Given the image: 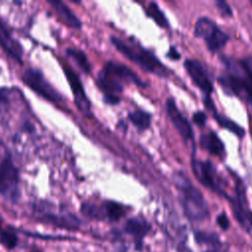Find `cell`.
<instances>
[{
	"mask_svg": "<svg viewBox=\"0 0 252 252\" xmlns=\"http://www.w3.org/2000/svg\"><path fill=\"white\" fill-rule=\"evenodd\" d=\"M172 179L181 193V203L185 216L194 221L206 220L209 215V208L203 194L191 183L188 176L182 171L175 172Z\"/></svg>",
	"mask_w": 252,
	"mask_h": 252,
	"instance_id": "cell-1",
	"label": "cell"
},
{
	"mask_svg": "<svg viewBox=\"0 0 252 252\" xmlns=\"http://www.w3.org/2000/svg\"><path fill=\"white\" fill-rule=\"evenodd\" d=\"M223 65L230 74L219 77V83L228 94H237L252 104V78L245 72L240 61L232 57L222 56Z\"/></svg>",
	"mask_w": 252,
	"mask_h": 252,
	"instance_id": "cell-2",
	"label": "cell"
},
{
	"mask_svg": "<svg viewBox=\"0 0 252 252\" xmlns=\"http://www.w3.org/2000/svg\"><path fill=\"white\" fill-rule=\"evenodd\" d=\"M111 43L129 60L139 65L143 70L155 73L158 76H167V70L160 61L151 51L143 47H133L128 45L116 36L110 37Z\"/></svg>",
	"mask_w": 252,
	"mask_h": 252,
	"instance_id": "cell-3",
	"label": "cell"
},
{
	"mask_svg": "<svg viewBox=\"0 0 252 252\" xmlns=\"http://www.w3.org/2000/svg\"><path fill=\"white\" fill-rule=\"evenodd\" d=\"M194 33L197 37L204 38L208 49L212 52H217L224 47L229 38L214 21L207 17L198 19L194 27Z\"/></svg>",
	"mask_w": 252,
	"mask_h": 252,
	"instance_id": "cell-4",
	"label": "cell"
},
{
	"mask_svg": "<svg viewBox=\"0 0 252 252\" xmlns=\"http://www.w3.org/2000/svg\"><path fill=\"white\" fill-rule=\"evenodd\" d=\"M192 169L197 179L207 188L212 191L227 197L225 191L222 189L221 180L218 174L216 166L210 160H192Z\"/></svg>",
	"mask_w": 252,
	"mask_h": 252,
	"instance_id": "cell-5",
	"label": "cell"
},
{
	"mask_svg": "<svg viewBox=\"0 0 252 252\" xmlns=\"http://www.w3.org/2000/svg\"><path fill=\"white\" fill-rule=\"evenodd\" d=\"M23 81L40 96L52 102L62 99L60 94L45 80L43 75L33 69H28L23 74Z\"/></svg>",
	"mask_w": 252,
	"mask_h": 252,
	"instance_id": "cell-6",
	"label": "cell"
},
{
	"mask_svg": "<svg viewBox=\"0 0 252 252\" xmlns=\"http://www.w3.org/2000/svg\"><path fill=\"white\" fill-rule=\"evenodd\" d=\"M228 199L231 203V209L234 218L246 231H250L252 229V212L247 206L245 190L241 180L236 181L234 196Z\"/></svg>",
	"mask_w": 252,
	"mask_h": 252,
	"instance_id": "cell-7",
	"label": "cell"
},
{
	"mask_svg": "<svg viewBox=\"0 0 252 252\" xmlns=\"http://www.w3.org/2000/svg\"><path fill=\"white\" fill-rule=\"evenodd\" d=\"M19 180L18 169L10 158L0 162V194L15 197Z\"/></svg>",
	"mask_w": 252,
	"mask_h": 252,
	"instance_id": "cell-8",
	"label": "cell"
},
{
	"mask_svg": "<svg viewBox=\"0 0 252 252\" xmlns=\"http://www.w3.org/2000/svg\"><path fill=\"white\" fill-rule=\"evenodd\" d=\"M184 67L194 84L207 95L210 96L214 90L212 80L201 62L195 59H187Z\"/></svg>",
	"mask_w": 252,
	"mask_h": 252,
	"instance_id": "cell-9",
	"label": "cell"
},
{
	"mask_svg": "<svg viewBox=\"0 0 252 252\" xmlns=\"http://www.w3.org/2000/svg\"><path fill=\"white\" fill-rule=\"evenodd\" d=\"M166 113L177 129L178 133L182 137V139L186 141H194V133L192 127L187 120V118L180 112L178 107L175 104L173 98H168L166 100Z\"/></svg>",
	"mask_w": 252,
	"mask_h": 252,
	"instance_id": "cell-10",
	"label": "cell"
},
{
	"mask_svg": "<svg viewBox=\"0 0 252 252\" xmlns=\"http://www.w3.org/2000/svg\"><path fill=\"white\" fill-rule=\"evenodd\" d=\"M64 71H65L66 78H67V80H68V82L70 84L71 90H72V92L74 94V97H75L77 106L85 114H90L91 103H90L89 98L86 95V93L84 91L83 84H82L81 80L79 79L77 74L70 67L65 66L64 67Z\"/></svg>",
	"mask_w": 252,
	"mask_h": 252,
	"instance_id": "cell-11",
	"label": "cell"
},
{
	"mask_svg": "<svg viewBox=\"0 0 252 252\" xmlns=\"http://www.w3.org/2000/svg\"><path fill=\"white\" fill-rule=\"evenodd\" d=\"M102 70L107 74H109L110 76L117 79L119 82L122 81V82L133 83L141 88H145L147 86V84L143 82L135 72H133L130 68H128L123 64L113 62V61H108L105 63Z\"/></svg>",
	"mask_w": 252,
	"mask_h": 252,
	"instance_id": "cell-12",
	"label": "cell"
},
{
	"mask_svg": "<svg viewBox=\"0 0 252 252\" xmlns=\"http://www.w3.org/2000/svg\"><path fill=\"white\" fill-rule=\"evenodd\" d=\"M48 4L52 7L54 12L58 15V17L70 28L72 29H80L82 24L81 21L76 17V15L72 12V10L63 2L59 0H48Z\"/></svg>",
	"mask_w": 252,
	"mask_h": 252,
	"instance_id": "cell-13",
	"label": "cell"
},
{
	"mask_svg": "<svg viewBox=\"0 0 252 252\" xmlns=\"http://www.w3.org/2000/svg\"><path fill=\"white\" fill-rule=\"evenodd\" d=\"M98 88L104 93V94L108 95H117L123 92V85L114 77L110 76L103 70L99 73L96 80Z\"/></svg>",
	"mask_w": 252,
	"mask_h": 252,
	"instance_id": "cell-14",
	"label": "cell"
},
{
	"mask_svg": "<svg viewBox=\"0 0 252 252\" xmlns=\"http://www.w3.org/2000/svg\"><path fill=\"white\" fill-rule=\"evenodd\" d=\"M200 145L211 155L219 157H222L224 155V145L219 136L213 131L204 134L200 138Z\"/></svg>",
	"mask_w": 252,
	"mask_h": 252,
	"instance_id": "cell-15",
	"label": "cell"
},
{
	"mask_svg": "<svg viewBox=\"0 0 252 252\" xmlns=\"http://www.w3.org/2000/svg\"><path fill=\"white\" fill-rule=\"evenodd\" d=\"M205 104L209 107V109H211V110L213 111L215 119L218 121V123H219L221 127H223V128H225V129H227V130L233 132V133H234L235 135H237L238 137H243V136H244L245 131H244V129H243L241 126H239L238 124H236L234 121L229 120L228 118H226V117L220 115V113H218V111L216 110L214 104L212 103V100H211L210 96H207V98H205Z\"/></svg>",
	"mask_w": 252,
	"mask_h": 252,
	"instance_id": "cell-16",
	"label": "cell"
},
{
	"mask_svg": "<svg viewBox=\"0 0 252 252\" xmlns=\"http://www.w3.org/2000/svg\"><path fill=\"white\" fill-rule=\"evenodd\" d=\"M150 228L151 225L146 220L138 218L128 220L125 224L126 232L133 235L139 242H142V238L149 232Z\"/></svg>",
	"mask_w": 252,
	"mask_h": 252,
	"instance_id": "cell-17",
	"label": "cell"
},
{
	"mask_svg": "<svg viewBox=\"0 0 252 252\" xmlns=\"http://www.w3.org/2000/svg\"><path fill=\"white\" fill-rule=\"evenodd\" d=\"M44 219L51 222L54 225L67 228V229H77L80 226V220H78L75 216H57L53 214H47L44 216Z\"/></svg>",
	"mask_w": 252,
	"mask_h": 252,
	"instance_id": "cell-18",
	"label": "cell"
},
{
	"mask_svg": "<svg viewBox=\"0 0 252 252\" xmlns=\"http://www.w3.org/2000/svg\"><path fill=\"white\" fill-rule=\"evenodd\" d=\"M102 208H103V211L105 214V218L111 221L118 220L126 213L125 207L117 202H114V201L104 202Z\"/></svg>",
	"mask_w": 252,
	"mask_h": 252,
	"instance_id": "cell-19",
	"label": "cell"
},
{
	"mask_svg": "<svg viewBox=\"0 0 252 252\" xmlns=\"http://www.w3.org/2000/svg\"><path fill=\"white\" fill-rule=\"evenodd\" d=\"M129 120L140 130H146L151 124V115L144 110H135L128 114Z\"/></svg>",
	"mask_w": 252,
	"mask_h": 252,
	"instance_id": "cell-20",
	"label": "cell"
},
{
	"mask_svg": "<svg viewBox=\"0 0 252 252\" xmlns=\"http://www.w3.org/2000/svg\"><path fill=\"white\" fill-rule=\"evenodd\" d=\"M67 54L78 64L84 73L89 74L91 72V64L86 54L82 50L76 48H68Z\"/></svg>",
	"mask_w": 252,
	"mask_h": 252,
	"instance_id": "cell-21",
	"label": "cell"
},
{
	"mask_svg": "<svg viewBox=\"0 0 252 252\" xmlns=\"http://www.w3.org/2000/svg\"><path fill=\"white\" fill-rule=\"evenodd\" d=\"M147 13L148 15L157 23V25H158L161 28H168L169 24L168 21L164 15V13L159 9V7L158 6L157 3L155 2H151L149 4V7L147 9Z\"/></svg>",
	"mask_w": 252,
	"mask_h": 252,
	"instance_id": "cell-22",
	"label": "cell"
},
{
	"mask_svg": "<svg viewBox=\"0 0 252 252\" xmlns=\"http://www.w3.org/2000/svg\"><path fill=\"white\" fill-rule=\"evenodd\" d=\"M81 213L91 219L94 220H103L105 219V214L102 207H99L93 203H83L81 206Z\"/></svg>",
	"mask_w": 252,
	"mask_h": 252,
	"instance_id": "cell-23",
	"label": "cell"
},
{
	"mask_svg": "<svg viewBox=\"0 0 252 252\" xmlns=\"http://www.w3.org/2000/svg\"><path fill=\"white\" fill-rule=\"evenodd\" d=\"M0 243L7 249H13L18 244L16 233L10 229H2L0 225Z\"/></svg>",
	"mask_w": 252,
	"mask_h": 252,
	"instance_id": "cell-24",
	"label": "cell"
},
{
	"mask_svg": "<svg viewBox=\"0 0 252 252\" xmlns=\"http://www.w3.org/2000/svg\"><path fill=\"white\" fill-rule=\"evenodd\" d=\"M195 239L198 243L201 244H217L219 243V236L215 233L212 232H206V231H201V230H197L194 233Z\"/></svg>",
	"mask_w": 252,
	"mask_h": 252,
	"instance_id": "cell-25",
	"label": "cell"
},
{
	"mask_svg": "<svg viewBox=\"0 0 252 252\" xmlns=\"http://www.w3.org/2000/svg\"><path fill=\"white\" fill-rule=\"evenodd\" d=\"M7 40H8V39H5V38L0 34V46H1L7 53H9L11 56H13L15 59L21 61L20 54H19L18 51L13 47L12 44L8 43Z\"/></svg>",
	"mask_w": 252,
	"mask_h": 252,
	"instance_id": "cell-26",
	"label": "cell"
},
{
	"mask_svg": "<svg viewBox=\"0 0 252 252\" xmlns=\"http://www.w3.org/2000/svg\"><path fill=\"white\" fill-rule=\"evenodd\" d=\"M216 5L223 17H231L232 16V10L230 9V7L228 6V4L225 1L219 0L216 2Z\"/></svg>",
	"mask_w": 252,
	"mask_h": 252,
	"instance_id": "cell-27",
	"label": "cell"
},
{
	"mask_svg": "<svg viewBox=\"0 0 252 252\" xmlns=\"http://www.w3.org/2000/svg\"><path fill=\"white\" fill-rule=\"evenodd\" d=\"M193 121L200 127L204 126L207 121V115L205 112L199 110L193 113Z\"/></svg>",
	"mask_w": 252,
	"mask_h": 252,
	"instance_id": "cell-28",
	"label": "cell"
},
{
	"mask_svg": "<svg viewBox=\"0 0 252 252\" xmlns=\"http://www.w3.org/2000/svg\"><path fill=\"white\" fill-rule=\"evenodd\" d=\"M217 222H218L219 226L223 230H226L230 225L229 224V220H228L227 216L224 213H221L217 217Z\"/></svg>",
	"mask_w": 252,
	"mask_h": 252,
	"instance_id": "cell-29",
	"label": "cell"
},
{
	"mask_svg": "<svg viewBox=\"0 0 252 252\" xmlns=\"http://www.w3.org/2000/svg\"><path fill=\"white\" fill-rule=\"evenodd\" d=\"M167 57L170 58V59H172V60H177V59L180 58V53L177 51V49H176L175 47L171 46V47L169 48L168 53H167Z\"/></svg>",
	"mask_w": 252,
	"mask_h": 252,
	"instance_id": "cell-30",
	"label": "cell"
},
{
	"mask_svg": "<svg viewBox=\"0 0 252 252\" xmlns=\"http://www.w3.org/2000/svg\"><path fill=\"white\" fill-rule=\"evenodd\" d=\"M104 100L106 103H109V104H117L120 101V98L118 95L104 94Z\"/></svg>",
	"mask_w": 252,
	"mask_h": 252,
	"instance_id": "cell-31",
	"label": "cell"
},
{
	"mask_svg": "<svg viewBox=\"0 0 252 252\" xmlns=\"http://www.w3.org/2000/svg\"><path fill=\"white\" fill-rule=\"evenodd\" d=\"M32 252H39V251H32Z\"/></svg>",
	"mask_w": 252,
	"mask_h": 252,
	"instance_id": "cell-32",
	"label": "cell"
},
{
	"mask_svg": "<svg viewBox=\"0 0 252 252\" xmlns=\"http://www.w3.org/2000/svg\"><path fill=\"white\" fill-rule=\"evenodd\" d=\"M207 252H211V251H207Z\"/></svg>",
	"mask_w": 252,
	"mask_h": 252,
	"instance_id": "cell-33",
	"label": "cell"
},
{
	"mask_svg": "<svg viewBox=\"0 0 252 252\" xmlns=\"http://www.w3.org/2000/svg\"><path fill=\"white\" fill-rule=\"evenodd\" d=\"M251 133H252V130H251Z\"/></svg>",
	"mask_w": 252,
	"mask_h": 252,
	"instance_id": "cell-34",
	"label": "cell"
}]
</instances>
